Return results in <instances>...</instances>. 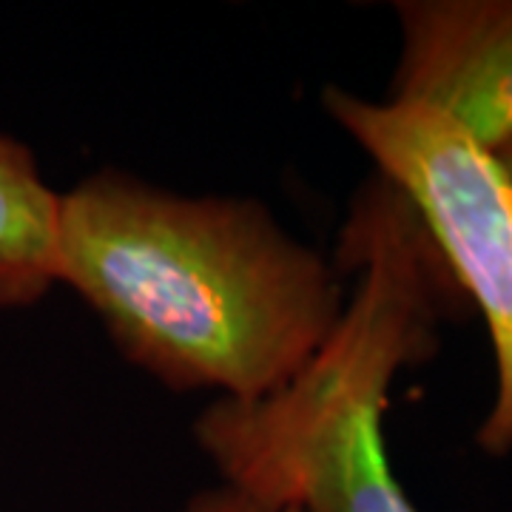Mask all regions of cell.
Instances as JSON below:
<instances>
[{
	"label": "cell",
	"mask_w": 512,
	"mask_h": 512,
	"mask_svg": "<svg viewBox=\"0 0 512 512\" xmlns=\"http://www.w3.org/2000/svg\"><path fill=\"white\" fill-rule=\"evenodd\" d=\"M393 100L439 111L478 146L512 140V0H404Z\"/></svg>",
	"instance_id": "cell-4"
},
{
	"label": "cell",
	"mask_w": 512,
	"mask_h": 512,
	"mask_svg": "<svg viewBox=\"0 0 512 512\" xmlns=\"http://www.w3.org/2000/svg\"><path fill=\"white\" fill-rule=\"evenodd\" d=\"M325 109L365 148L379 177L402 191L456 288L493 339L498 390L478 444L512 450V185L493 151L439 111L416 103H367L328 89Z\"/></svg>",
	"instance_id": "cell-3"
},
{
	"label": "cell",
	"mask_w": 512,
	"mask_h": 512,
	"mask_svg": "<svg viewBox=\"0 0 512 512\" xmlns=\"http://www.w3.org/2000/svg\"><path fill=\"white\" fill-rule=\"evenodd\" d=\"M183 512H279V510L262 507V504H256L254 498L237 493V490H231V487H220V490H208V493H200L197 498H191Z\"/></svg>",
	"instance_id": "cell-6"
},
{
	"label": "cell",
	"mask_w": 512,
	"mask_h": 512,
	"mask_svg": "<svg viewBox=\"0 0 512 512\" xmlns=\"http://www.w3.org/2000/svg\"><path fill=\"white\" fill-rule=\"evenodd\" d=\"M57 211L32 151L0 134V308H29L57 282Z\"/></svg>",
	"instance_id": "cell-5"
},
{
	"label": "cell",
	"mask_w": 512,
	"mask_h": 512,
	"mask_svg": "<svg viewBox=\"0 0 512 512\" xmlns=\"http://www.w3.org/2000/svg\"><path fill=\"white\" fill-rule=\"evenodd\" d=\"M342 254L356 285L325 345L274 393L220 399L197 421L225 487L279 512H419L393 476L382 419L396 373L439 348L456 288L384 177L353 202Z\"/></svg>",
	"instance_id": "cell-2"
},
{
	"label": "cell",
	"mask_w": 512,
	"mask_h": 512,
	"mask_svg": "<svg viewBox=\"0 0 512 512\" xmlns=\"http://www.w3.org/2000/svg\"><path fill=\"white\" fill-rule=\"evenodd\" d=\"M493 154L498 157V163H501V168H504V174H507V180H510L512 185V140L510 143H504L498 151H493Z\"/></svg>",
	"instance_id": "cell-7"
},
{
	"label": "cell",
	"mask_w": 512,
	"mask_h": 512,
	"mask_svg": "<svg viewBox=\"0 0 512 512\" xmlns=\"http://www.w3.org/2000/svg\"><path fill=\"white\" fill-rule=\"evenodd\" d=\"M57 282L137 365L237 402L293 379L345 308L328 265L256 202L188 200L123 174L60 194Z\"/></svg>",
	"instance_id": "cell-1"
}]
</instances>
